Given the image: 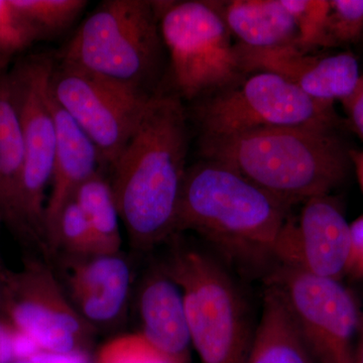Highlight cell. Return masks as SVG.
<instances>
[{
  "label": "cell",
  "instance_id": "obj_18",
  "mask_svg": "<svg viewBox=\"0 0 363 363\" xmlns=\"http://www.w3.org/2000/svg\"><path fill=\"white\" fill-rule=\"evenodd\" d=\"M220 6L235 44L257 50L297 47V26L283 0H231Z\"/></svg>",
  "mask_w": 363,
  "mask_h": 363
},
{
  "label": "cell",
  "instance_id": "obj_23",
  "mask_svg": "<svg viewBox=\"0 0 363 363\" xmlns=\"http://www.w3.org/2000/svg\"><path fill=\"white\" fill-rule=\"evenodd\" d=\"M298 28L297 48L310 52L318 48H330L328 26L330 0H283Z\"/></svg>",
  "mask_w": 363,
  "mask_h": 363
},
{
  "label": "cell",
  "instance_id": "obj_2",
  "mask_svg": "<svg viewBox=\"0 0 363 363\" xmlns=\"http://www.w3.org/2000/svg\"><path fill=\"white\" fill-rule=\"evenodd\" d=\"M292 206L230 167L203 160L187 169L176 234L193 231L240 267L272 271Z\"/></svg>",
  "mask_w": 363,
  "mask_h": 363
},
{
  "label": "cell",
  "instance_id": "obj_34",
  "mask_svg": "<svg viewBox=\"0 0 363 363\" xmlns=\"http://www.w3.org/2000/svg\"><path fill=\"white\" fill-rule=\"evenodd\" d=\"M2 308H4V297H2V285L0 279V316H2Z\"/></svg>",
  "mask_w": 363,
  "mask_h": 363
},
{
  "label": "cell",
  "instance_id": "obj_1",
  "mask_svg": "<svg viewBox=\"0 0 363 363\" xmlns=\"http://www.w3.org/2000/svg\"><path fill=\"white\" fill-rule=\"evenodd\" d=\"M187 152L181 98L156 93L109 168L121 222L136 250L145 252L175 235Z\"/></svg>",
  "mask_w": 363,
  "mask_h": 363
},
{
  "label": "cell",
  "instance_id": "obj_26",
  "mask_svg": "<svg viewBox=\"0 0 363 363\" xmlns=\"http://www.w3.org/2000/svg\"><path fill=\"white\" fill-rule=\"evenodd\" d=\"M38 40H40L39 33L13 1L0 0V55L13 59Z\"/></svg>",
  "mask_w": 363,
  "mask_h": 363
},
{
  "label": "cell",
  "instance_id": "obj_24",
  "mask_svg": "<svg viewBox=\"0 0 363 363\" xmlns=\"http://www.w3.org/2000/svg\"><path fill=\"white\" fill-rule=\"evenodd\" d=\"M94 363H176L142 334H125L111 339L98 351Z\"/></svg>",
  "mask_w": 363,
  "mask_h": 363
},
{
  "label": "cell",
  "instance_id": "obj_27",
  "mask_svg": "<svg viewBox=\"0 0 363 363\" xmlns=\"http://www.w3.org/2000/svg\"><path fill=\"white\" fill-rule=\"evenodd\" d=\"M351 248L346 276L363 279V215L350 223Z\"/></svg>",
  "mask_w": 363,
  "mask_h": 363
},
{
  "label": "cell",
  "instance_id": "obj_3",
  "mask_svg": "<svg viewBox=\"0 0 363 363\" xmlns=\"http://www.w3.org/2000/svg\"><path fill=\"white\" fill-rule=\"evenodd\" d=\"M204 160L230 167L267 192L296 204L330 195L345 182L350 150L335 130L262 128L200 138Z\"/></svg>",
  "mask_w": 363,
  "mask_h": 363
},
{
  "label": "cell",
  "instance_id": "obj_19",
  "mask_svg": "<svg viewBox=\"0 0 363 363\" xmlns=\"http://www.w3.org/2000/svg\"><path fill=\"white\" fill-rule=\"evenodd\" d=\"M247 363H317L283 298L272 286H267L264 293Z\"/></svg>",
  "mask_w": 363,
  "mask_h": 363
},
{
  "label": "cell",
  "instance_id": "obj_32",
  "mask_svg": "<svg viewBox=\"0 0 363 363\" xmlns=\"http://www.w3.org/2000/svg\"><path fill=\"white\" fill-rule=\"evenodd\" d=\"M355 363H363V312L360 320L359 332H358L357 351H355Z\"/></svg>",
  "mask_w": 363,
  "mask_h": 363
},
{
  "label": "cell",
  "instance_id": "obj_16",
  "mask_svg": "<svg viewBox=\"0 0 363 363\" xmlns=\"http://www.w3.org/2000/svg\"><path fill=\"white\" fill-rule=\"evenodd\" d=\"M52 105L56 123L57 150L45 209L44 252L60 212L73 199L76 191L84 182L106 168L96 145L52 96Z\"/></svg>",
  "mask_w": 363,
  "mask_h": 363
},
{
  "label": "cell",
  "instance_id": "obj_21",
  "mask_svg": "<svg viewBox=\"0 0 363 363\" xmlns=\"http://www.w3.org/2000/svg\"><path fill=\"white\" fill-rule=\"evenodd\" d=\"M45 253L50 257L56 253L75 255L101 253L89 221L74 199L67 203L60 212Z\"/></svg>",
  "mask_w": 363,
  "mask_h": 363
},
{
  "label": "cell",
  "instance_id": "obj_20",
  "mask_svg": "<svg viewBox=\"0 0 363 363\" xmlns=\"http://www.w3.org/2000/svg\"><path fill=\"white\" fill-rule=\"evenodd\" d=\"M73 199L89 221L100 252H121V215L111 178L104 175V169L84 182Z\"/></svg>",
  "mask_w": 363,
  "mask_h": 363
},
{
  "label": "cell",
  "instance_id": "obj_33",
  "mask_svg": "<svg viewBox=\"0 0 363 363\" xmlns=\"http://www.w3.org/2000/svg\"><path fill=\"white\" fill-rule=\"evenodd\" d=\"M11 61V59L9 58V57L0 55V76L9 71V65Z\"/></svg>",
  "mask_w": 363,
  "mask_h": 363
},
{
  "label": "cell",
  "instance_id": "obj_7",
  "mask_svg": "<svg viewBox=\"0 0 363 363\" xmlns=\"http://www.w3.org/2000/svg\"><path fill=\"white\" fill-rule=\"evenodd\" d=\"M201 138L238 135L262 128H310L335 130L334 104L310 97L286 79L248 74L233 87L203 98L195 111Z\"/></svg>",
  "mask_w": 363,
  "mask_h": 363
},
{
  "label": "cell",
  "instance_id": "obj_12",
  "mask_svg": "<svg viewBox=\"0 0 363 363\" xmlns=\"http://www.w3.org/2000/svg\"><path fill=\"white\" fill-rule=\"evenodd\" d=\"M351 248V227L331 195L305 201L298 221L286 222L277 266L286 264L320 277L341 281L346 276Z\"/></svg>",
  "mask_w": 363,
  "mask_h": 363
},
{
  "label": "cell",
  "instance_id": "obj_17",
  "mask_svg": "<svg viewBox=\"0 0 363 363\" xmlns=\"http://www.w3.org/2000/svg\"><path fill=\"white\" fill-rule=\"evenodd\" d=\"M25 149L9 70L0 76V224L33 243L23 214Z\"/></svg>",
  "mask_w": 363,
  "mask_h": 363
},
{
  "label": "cell",
  "instance_id": "obj_30",
  "mask_svg": "<svg viewBox=\"0 0 363 363\" xmlns=\"http://www.w3.org/2000/svg\"><path fill=\"white\" fill-rule=\"evenodd\" d=\"M342 104L351 128L363 143V75L357 90Z\"/></svg>",
  "mask_w": 363,
  "mask_h": 363
},
{
  "label": "cell",
  "instance_id": "obj_29",
  "mask_svg": "<svg viewBox=\"0 0 363 363\" xmlns=\"http://www.w3.org/2000/svg\"><path fill=\"white\" fill-rule=\"evenodd\" d=\"M20 334L6 318L0 316V363H13L18 354V336Z\"/></svg>",
  "mask_w": 363,
  "mask_h": 363
},
{
  "label": "cell",
  "instance_id": "obj_13",
  "mask_svg": "<svg viewBox=\"0 0 363 363\" xmlns=\"http://www.w3.org/2000/svg\"><path fill=\"white\" fill-rule=\"evenodd\" d=\"M54 271L67 297L93 328H109L123 320L133 285V269L118 253H56Z\"/></svg>",
  "mask_w": 363,
  "mask_h": 363
},
{
  "label": "cell",
  "instance_id": "obj_28",
  "mask_svg": "<svg viewBox=\"0 0 363 363\" xmlns=\"http://www.w3.org/2000/svg\"><path fill=\"white\" fill-rule=\"evenodd\" d=\"M13 363H92V362L88 351L62 354V353L37 350L16 357Z\"/></svg>",
  "mask_w": 363,
  "mask_h": 363
},
{
  "label": "cell",
  "instance_id": "obj_15",
  "mask_svg": "<svg viewBox=\"0 0 363 363\" xmlns=\"http://www.w3.org/2000/svg\"><path fill=\"white\" fill-rule=\"evenodd\" d=\"M138 307L143 337L176 363H190L193 347L183 295L162 264L145 272Z\"/></svg>",
  "mask_w": 363,
  "mask_h": 363
},
{
  "label": "cell",
  "instance_id": "obj_25",
  "mask_svg": "<svg viewBox=\"0 0 363 363\" xmlns=\"http://www.w3.org/2000/svg\"><path fill=\"white\" fill-rule=\"evenodd\" d=\"M327 35L330 47L359 42L363 38V0H330Z\"/></svg>",
  "mask_w": 363,
  "mask_h": 363
},
{
  "label": "cell",
  "instance_id": "obj_6",
  "mask_svg": "<svg viewBox=\"0 0 363 363\" xmlns=\"http://www.w3.org/2000/svg\"><path fill=\"white\" fill-rule=\"evenodd\" d=\"M154 4L177 96L203 99L233 87L247 76L220 1L157 0Z\"/></svg>",
  "mask_w": 363,
  "mask_h": 363
},
{
  "label": "cell",
  "instance_id": "obj_31",
  "mask_svg": "<svg viewBox=\"0 0 363 363\" xmlns=\"http://www.w3.org/2000/svg\"><path fill=\"white\" fill-rule=\"evenodd\" d=\"M350 159L363 191V150H350Z\"/></svg>",
  "mask_w": 363,
  "mask_h": 363
},
{
  "label": "cell",
  "instance_id": "obj_4",
  "mask_svg": "<svg viewBox=\"0 0 363 363\" xmlns=\"http://www.w3.org/2000/svg\"><path fill=\"white\" fill-rule=\"evenodd\" d=\"M161 262L181 289L191 342L201 363H247L253 337L231 274L207 250L173 236Z\"/></svg>",
  "mask_w": 363,
  "mask_h": 363
},
{
  "label": "cell",
  "instance_id": "obj_8",
  "mask_svg": "<svg viewBox=\"0 0 363 363\" xmlns=\"http://www.w3.org/2000/svg\"><path fill=\"white\" fill-rule=\"evenodd\" d=\"M267 286L283 298L317 363H355L362 309L341 281L278 264Z\"/></svg>",
  "mask_w": 363,
  "mask_h": 363
},
{
  "label": "cell",
  "instance_id": "obj_14",
  "mask_svg": "<svg viewBox=\"0 0 363 363\" xmlns=\"http://www.w3.org/2000/svg\"><path fill=\"white\" fill-rule=\"evenodd\" d=\"M235 48L245 75L255 72L277 74L325 104L345 101L362 81L359 63L351 52L313 55L294 45L257 50L235 44Z\"/></svg>",
  "mask_w": 363,
  "mask_h": 363
},
{
  "label": "cell",
  "instance_id": "obj_22",
  "mask_svg": "<svg viewBox=\"0 0 363 363\" xmlns=\"http://www.w3.org/2000/svg\"><path fill=\"white\" fill-rule=\"evenodd\" d=\"M30 21L40 40L65 32L87 6L85 0H11Z\"/></svg>",
  "mask_w": 363,
  "mask_h": 363
},
{
  "label": "cell",
  "instance_id": "obj_9",
  "mask_svg": "<svg viewBox=\"0 0 363 363\" xmlns=\"http://www.w3.org/2000/svg\"><path fill=\"white\" fill-rule=\"evenodd\" d=\"M2 316L38 350L68 353L88 351L95 330L76 311L54 267L42 259H25L18 271L0 274Z\"/></svg>",
  "mask_w": 363,
  "mask_h": 363
},
{
  "label": "cell",
  "instance_id": "obj_10",
  "mask_svg": "<svg viewBox=\"0 0 363 363\" xmlns=\"http://www.w3.org/2000/svg\"><path fill=\"white\" fill-rule=\"evenodd\" d=\"M54 58L37 54L21 60L9 70L23 149V214L33 245L44 252V219L57 150L51 78Z\"/></svg>",
  "mask_w": 363,
  "mask_h": 363
},
{
  "label": "cell",
  "instance_id": "obj_5",
  "mask_svg": "<svg viewBox=\"0 0 363 363\" xmlns=\"http://www.w3.org/2000/svg\"><path fill=\"white\" fill-rule=\"evenodd\" d=\"M162 47L154 1L107 0L81 23L59 62L152 95Z\"/></svg>",
  "mask_w": 363,
  "mask_h": 363
},
{
  "label": "cell",
  "instance_id": "obj_35",
  "mask_svg": "<svg viewBox=\"0 0 363 363\" xmlns=\"http://www.w3.org/2000/svg\"><path fill=\"white\" fill-rule=\"evenodd\" d=\"M6 267H4V262H2L1 257H0V274L6 269Z\"/></svg>",
  "mask_w": 363,
  "mask_h": 363
},
{
  "label": "cell",
  "instance_id": "obj_11",
  "mask_svg": "<svg viewBox=\"0 0 363 363\" xmlns=\"http://www.w3.org/2000/svg\"><path fill=\"white\" fill-rule=\"evenodd\" d=\"M51 92L96 145L108 168L121 156L156 94L130 89L62 62L55 64Z\"/></svg>",
  "mask_w": 363,
  "mask_h": 363
}]
</instances>
